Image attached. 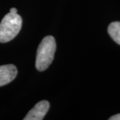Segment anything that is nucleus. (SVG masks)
I'll list each match as a JSON object with an SVG mask.
<instances>
[{
	"label": "nucleus",
	"instance_id": "obj_2",
	"mask_svg": "<svg viewBox=\"0 0 120 120\" xmlns=\"http://www.w3.org/2000/svg\"><path fill=\"white\" fill-rule=\"evenodd\" d=\"M22 26L21 16L17 13L6 14L0 23V42L7 43L14 39Z\"/></svg>",
	"mask_w": 120,
	"mask_h": 120
},
{
	"label": "nucleus",
	"instance_id": "obj_5",
	"mask_svg": "<svg viewBox=\"0 0 120 120\" xmlns=\"http://www.w3.org/2000/svg\"><path fill=\"white\" fill-rule=\"evenodd\" d=\"M108 34L113 40L120 45V22L111 23L108 26Z\"/></svg>",
	"mask_w": 120,
	"mask_h": 120
},
{
	"label": "nucleus",
	"instance_id": "obj_3",
	"mask_svg": "<svg viewBox=\"0 0 120 120\" xmlns=\"http://www.w3.org/2000/svg\"><path fill=\"white\" fill-rule=\"evenodd\" d=\"M49 109V103L46 100L37 103L27 114L24 120H41Z\"/></svg>",
	"mask_w": 120,
	"mask_h": 120
},
{
	"label": "nucleus",
	"instance_id": "obj_7",
	"mask_svg": "<svg viewBox=\"0 0 120 120\" xmlns=\"http://www.w3.org/2000/svg\"><path fill=\"white\" fill-rule=\"evenodd\" d=\"M10 13H17V10L16 8H11L10 9Z\"/></svg>",
	"mask_w": 120,
	"mask_h": 120
},
{
	"label": "nucleus",
	"instance_id": "obj_6",
	"mask_svg": "<svg viewBox=\"0 0 120 120\" xmlns=\"http://www.w3.org/2000/svg\"><path fill=\"white\" fill-rule=\"evenodd\" d=\"M109 120H120V113L119 114H117L115 116H112L109 119Z\"/></svg>",
	"mask_w": 120,
	"mask_h": 120
},
{
	"label": "nucleus",
	"instance_id": "obj_1",
	"mask_svg": "<svg viewBox=\"0 0 120 120\" xmlns=\"http://www.w3.org/2000/svg\"><path fill=\"white\" fill-rule=\"evenodd\" d=\"M56 50V40L53 36H46L38 48L35 67L38 71H44L52 64Z\"/></svg>",
	"mask_w": 120,
	"mask_h": 120
},
{
	"label": "nucleus",
	"instance_id": "obj_4",
	"mask_svg": "<svg viewBox=\"0 0 120 120\" xmlns=\"http://www.w3.org/2000/svg\"><path fill=\"white\" fill-rule=\"evenodd\" d=\"M17 69L13 64L0 66V87L5 86L11 82L16 77Z\"/></svg>",
	"mask_w": 120,
	"mask_h": 120
}]
</instances>
